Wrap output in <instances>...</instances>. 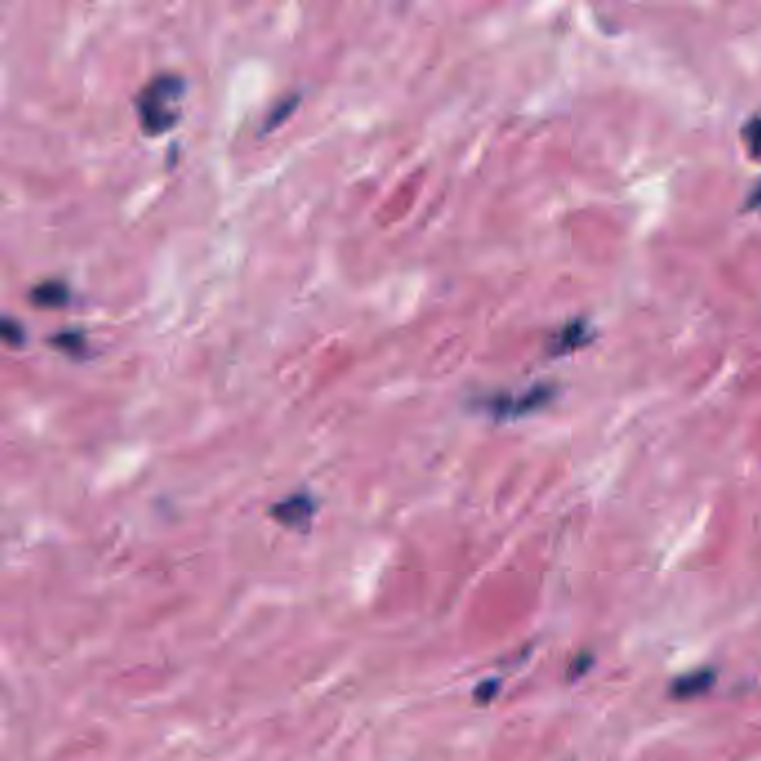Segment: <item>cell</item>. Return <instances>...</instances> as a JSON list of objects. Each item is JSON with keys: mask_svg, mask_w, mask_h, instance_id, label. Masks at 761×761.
I'll return each mask as SVG.
<instances>
[{"mask_svg": "<svg viewBox=\"0 0 761 761\" xmlns=\"http://www.w3.org/2000/svg\"><path fill=\"white\" fill-rule=\"evenodd\" d=\"M30 302L38 308H61L70 302V291L63 282H45L34 286Z\"/></svg>", "mask_w": 761, "mask_h": 761, "instance_id": "obj_3", "label": "cell"}, {"mask_svg": "<svg viewBox=\"0 0 761 761\" xmlns=\"http://www.w3.org/2000/svg\"><path fill=\"white\" fill-rule=\"evenodd\" d=\"M750 206H755V208H761V186L753 192V199H750Z\"/></svg>", "mask_w": 761, "mask_h": 761, "instance_id": "obj_10", "label": "cell"}, {"mask_svg": "<svg viewBox=\"0 0 761 761\" xmlns=\"http://www.w3.org/2000/svg\"><path fill=\"white\" fill-rule=\"evenodd\" d=\"M498 686L500 683L494 679V681H485L480 683L478 690H476V701L478 703H489L491 699H494V695L498 692Z\"/></svg>", "mask_w": 761, "mask_h": 761, "instance_id": "obj_9", "label": "cell"}, {"mask_svg": "<svg viewBox=\"0 0 761 761\" xmlns=\"http://www.w3.org/2000/svg\"><path fill=\"white\" fill-rule=\"evenodd\" d=\"M712 681H715V674H712L710 670L686 674V677H681V679L674 681L672 695L677 697V699H692V697L701 695V692L710 690Z\"/></svg>", "mask_w": 761, "mask_h": 761, "instance_id": "obj_4", "label": "cell"}, {"mask_svg": "<svg viewBox=\"0 0 761 761\" xmlns=\"http://www.w3.org/2000/svg\"><path fill=\"white\" fill-rule=\"evenodd\" d=\"M52 342L56 344V346H59V349H65L67 353H76V349H79V346H83V340H81V335L79 333H72V331H67V333H61V335H56V337H52Z\"/></svg>", "mask_w": 761, "mask_h": 761, "instance_id": "obj_8", "label": "cell"}, {"mask_svg": "<svg viewBox=\"0 0 761 761\" xmlns=\"http://www.w3.org/2000/svg\"><path fill=\"white\" fill-rule=\"evenodd\" d=\"M744 137H746L750 152H753V157L761 159V117L748 123Z\"/></svg>", "mask_w": 761, "mask_h": 761, "instance_id": "obj_7", "label": "cell"}, {"mask_svg": "<svg viewBox=\"0 0 761 761\" xmlns=\"http://www.w3.org/2000/svg\"><path fill=\"white\" fill-rule=\"evenodd\" d=\"M0 331H3V337H5V342H7L9 346H21L23 340H25L23 326L18 324V322H14L12 317H5L3 329H0Z\"/></svg>", "mask_w": 761, "mask_h": 761, "instance_id": "obj_6", "label": "cell"}, {"mask_svg": "<svg viewBox=\"0 0 761 761\" xmlns=\"http://www.w3.org/2000/svg\"><path fill=\"white\" fill-rule=\"evenodd\" d=\"M587 340V333H585V324H572V326H565V329L556 335V353H565V351H572L576 349V346H581L583 342Z\"/></svg>", "mask_w": 761, "mask_h": 761, "instance_id": "obj_5", "label": "cell"}, {"mask_svg": "<svg viewBox=\"0 0 761 761\" xmlns=\"http://www.w3.org/2000/svg\"><path fill=\"white\" fill-rule=\"evenodd\" d=\"M186 83L177 74H159L137 96V114L141 130L150 137L172 130L181 117V103Z\"/></svg>", "mask_w": 761, "mask_h": 761, "instance_id": "obj_1", "label": "cell"}, {"mask_svg": "<svg viewBox=\"0 0 761 761\" xmlns=\"http://www.w3.org/2000/svg\"><path fill=\"white\" fill-rule=\"evenodd\" d=\"M315 500L313 496H308L306 491L302 494H293L284 500H279L277 505L271 507V516L282 523L288 529H306L311 525V520L315 516Z\"/></svg>", "mask_w": 761, "mask_h": 761, "instance_id": "obj_2", "label": "cell"}]
</instances>
